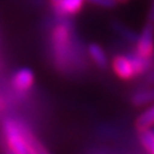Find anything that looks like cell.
<instances>
[{
	"mask_svg": "<svg viewBox=\"0 0 154 154\" xmlns=\"http://www.w3.org/2000/svg\"><path fill=\"white\" fill-rule=\"evenodd\" d=\"M26 131L27 126L16 121V119L8 118L4 121L3 132L9 150L16 154H31L30 146L27 143Z\"/></svg>",
	"mask_w": 154,
	"mask_h": 154,
	"instance_id": "obj_1",
	"label": "cell"
},
{
	"mask_svg": "<svg viewBox=\"0 0 154 154\" xmlns=\"http://www.w3.org/2000/svg\"><path fill=\"white\" fill-rule=\"evenodd\" d=\"M135 45H136V53L140 55L154 58V22H146L140 35H137Z\"/></svg>",
	"mask_w": 154,
	"mask_h": 154,
	"instance_id": "obj_2",
	"label": "cell"
},
{
	"mask_svg": "<svg viewBox=\"0 0 154 154\" xmlns=\"http://www.w3.org/2000/svg\"><path fill=\"white\" fill-rule=\"evenodd\" d=\"M113 69L118 77L123 80H130L136 76L135 67L132 63L131 55H117L113 59Z\"/></svg>",
	"mask_w": 154,
	"mask_h": 154,
	"instance_id": "obj_3",
	"label": "cell"
},
{
	"mask_svg": "<svg viewBox=\"0 0 154 154\" xmlns=\"http://www.w3.org/2000/svg\"><path fill=\"white\" fill-rule=\"evenodd\" d=\"M33 84V72L30 68H21L13 75L12 85L17 91L25 93L31 89Z\"/></svg>",
	"mask_w": 154,
	"mask_h": 154,
	"instance_id": "obj_4",
	"label": "cell"
},
{
	"mask_svg": "<svg viewBox=\"0 0 154 154\" xmlns=\"http://www.w3.org/2000/svg\"><path fill=\"white\" fill-rule=\"evenodd\" d=\"M88 54L91 58V60L94 62V64L99 68H105L108 66V57L107 53L99 44H90L88 46Z\"/></svg>",
	"mask_w": 154,
	"mask_h": 154,
	"instance_id": "obj_5",
	"label": "cell"
},
{
	"mask_svg": "<svg viewBox=\"0 0 154 154\" xmlns=\"http://www.w3.org/2000/svg\"><path fill=\"white\" fill-rule=\"evenodd\" d=\"M86 0H59V3L55 4L57 11L63 16H71L81 11Z\"/></svg>",
	"mask_w": 154,
	"mask_h": 154,
	"instance_id": "obj_6",
	"label": "cell"
},
{
	"mask_svg": "<svg viewBox=\"0 0 154 154\" xmlns=\"http://www.w3.org/2000/svg\"><path fill=\"white\" fill-rule=\"evenodd\" d=\"M131 102L136 107H144V105L154 103V88L141 89L136 93H134Z\"/></svg>",
	"mask_w": 154,
	"mask_h": 154,
	"instance_id": "obj_7",
	"label": "cell"
},
{
	"mask_svg": "<svg viewBox=\"0 0 154 154\" xmlns=\"http://www.w3.org/2000/svg\"><path fill=\"white\" fill-rule=\"evenodd\" d=\"M112 28H113V31L117 33V35H119L123 38V40H126L128 42H134V44L136 42L137 35L131 30V28H128L126 25H123L122 22L113 21L112 22Z\"/></svg>",
	"mask_w": 154,
	"mask_h": 154,
	"instance_id": "obj_8",
	"label": "cell"
},
{
	"mask_svg": "<svg viewBox=\"0 0 154 154\" xmlns=\"http://www.w3.org/2000/svg\"><path fill=\"white\" fill-rule=\"evenodd\" d=\"M137 126L140 127V130L141 128H152V126H154V103L139 116Z\"/></svg>",
	"mask_w": 154,
	"mask_h": 154,
	"instance_id": "obj_9",
	"label": "cell"
},
{
	"mask_svg": "<svg viewBox=\"0 0 154 154\" xmlns=\"http://www.w3.org/2000/svg\"><path fill=\"white\" fill-rule=\"evenodd\" d=\"M140 141L148 152L154 154V130L152 128H141L140 131Z\"/></svg>",
	"mask_w": 154,
	"mask_h": 154,
	"instance_id": "obj_10",
	"label": "cell"
},
{
	"mask_svg": "<svg viewBox=\"0 0 154 154\" xmlns=\"http://www.w3.org/2000/svg\"><path fill=\"white\" fill-rule=\"evenodd\" d=\"M86 2L93 4V5L100 7V8H105V9L114 8L116 5H117V3H119L118 0H86Z\"/></svg>",
	"mask_w": 154,
	"mask_h": 154,
	"instance_id": "obj_11",
	"label": "cell"
},
{
	"mask_svg": "<svg viewBox=\"0 0 154 154\" xmlns=\"http://www.w3.org/2000/svg\"><path fill=\"white\" fill-rule=\"evenodd\" d=\"M146 81L148 84H154V68L149 71V73L146 76Z\"/></svg>",
	"mask_w": 154,
	"mask_h": 154,
	"instance_id": "obj_12",
	"label": "cell"
},
{
	"mask_svg": "<svg viewBox=\"0 0 154 154\" xmlns=\"http://www.w3.org/2000/svg\"><path fill=\"white\" fill-rule=\"evenodd\" d=\"M148 21L150 22H154V2L150 7V11H149V14H148Z\"/></svg>",
	"mask_w": 154,
	"mask_h": 154,
	"instance_id": "obj_13",
	"label": "cell"
},
{
	"mask_svg": "<svg viewBox=\"0 0 154 154\" xmlns=\"http://www.w3.org/2000/svg\"><path fill=\"white\" fill-rule=\"evenodd\" d=\"M53 3H54V4H58V3H59V0H53Z\"/></svg>",
	"mask_w": 154,
	"mask_h": 154,
	"instance_id": "obj_14",
	"label": "cell"
},
{
	"mask_svg": "<svg viewBox=\"0 0 154 154\" xmlns=\"http://www.w3.org/2000/svg\"><path fill=\"white\" fill-rule=\"evenodd\" d=\"M8 154H16V153H13V152H11V150H8Z\"/></svg>",
	"mask_w": 154,
	"mask_h": 154,
	"instance_id": "obj_15",
	"label": "cell"
},
{
	"mask_svg": "<svg viewBox=\"0 0 154 154\" xmlns=\"http://www.w3.org/2000/svg\"><path fill=\"white\" fill-rule=\"evenodd\" d=\"M118 2H125V0H118Z\"/></svg>",
	"mask_w": 154,
	"mask_h": 154,
	"instance_id": "obj_16",
	"label": "cell"
}]
</instances>
